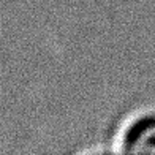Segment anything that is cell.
I'll return each mask as SVG.
<instances>
[{"label":"cell","mask_w":155,"mask_h":155,"mask_svg":"<svg viewBox=\"0 0 155 155\" xmlns=\"http://www.w3.org/2000/svg\"><path fill=\"white\" fill-rule=\"evenodd\" d=\"M112 153L155 155V101L141 104L122 119L112 138Z\"/></svg>","instance_id":"obj_1"}]
</instances>
